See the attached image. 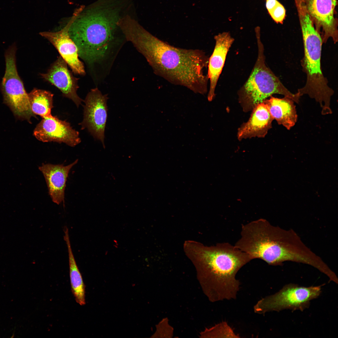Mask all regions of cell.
Wrapping results in <instances>:
<instances>
[{
	"mask_svg": "<svg viewBox=\"0 0 338 338\" xmlns=\"http://www.w3.org/2000/svg\"><path fill=\"white\" fill-rule=\"evenodd\" d=\"M265 2L266 7L268 12L274 8L279 3L277 0H265Z\"/></svg>",
	"mask_w": 338,
	"mask_h": 338,
	"instance_id": "obj_21",
	"label": "cell"
},
{
	"mask_svg": "<svg viewBox=\"0 0 338 338\" xmlns=\"http://www.w3.org/2000/svg\"><path fill=\"white\" fill-rule=\"evenodd\" d=\"M63 230L64 239L66 244L68 253L71 290L76 302L80 305H83L85 304V286L72 251L68 228L65 226Z\"/></svg>",
	"mask_w": 338,
	"mask_h": 338,
	"instance_id": "obj_17",
	"label": "cell"
},
{
	"mask_svg": "<svg viewBox=\"0 0 338 338\" xmlns=\"http://www.w3.org/2000/svg\"><path fill=\"white\" fill-rule=\"evenodd\" d=\"M183 248L195 266L210 301L236 298L240 284L236 276L242 267L252 260L249 255L228 243L207 246L188 240Z\"/></svg>",
	"mask_w": 338,
	"mask_h": 338,
	"instance_id": "obj_3",
	"label": "cell"
},
{
	"mask_svg": "<svg viewBox=\"0 0 338 338\" xmlns=\"http://www.w3.org/2000/svg\"><path fill=\"white\" fill-rule=\"evenodd\" d=\"M258 48L256 61L248 79L238 90V101L243 111H251L258 104L274 94L284 95L298 103L300 97L283 84L265 63L260 30L255 31Z\"/></svg>",
	"mask_w": 338,
	"mask_h": 338,
	"instance_id": "obj_5",
	"label": "cell"
},
{
	"mask_svg": "<svg viewBox=\"0 0 338 338\" xmlns=\"http://www.w3.org/2000/svg\"><path fill=\"white\" fill-rule=\"evenodd\" d=\"M202 335L206 337L239 338L225 321H222L209 329H206Z\"/></svg>",
	"mask_w": 338,
	"mask_h": 338,
	"instance_id": "obj_19",
	"label": "cell"
},
{
	"mask_svg": "<svg viewBox=\"0 0 338 338\" xmlns=\"http://www.w3.org/2000/svg\"><path fill=\"white\" fill-rule=\"evenodd\" d=\"M33 135L43 142L64 143L71 147L81 142L79 132L69 122L53 116L43 118L35 128Z\"/></svg>",
	"mask_w": 338,
	"mask_h": 338,
	"instance_id": "obj_10",
	"label": "cell"
},
{
	"mask_svg": "<svg viewBox=\"0 0 338 338\" xmlns=\"http://www.w3.org/2000/svg\"><path fill=\"white\" fill-rule=\"evenodd\" d=\"M67 65L66 62L60 56L47 72L40 74V76L58 88L64 96L71 100L78 107L82 101L77 94L79 88L78 79L73 76Z\"/></svg>",
	"mask_w": 338,
	"mask_h": 338,
	"instance_id": "obj_11",
	"label": "cell"
},
{
	"mask_svg": "<svg viewBox=\"0 0 338 338\" xmlns=\"http://www.w3.org/2000/svg\"><path fill=\"white\" fill-rule=\"evenodd\" d=\"M15 44L10 46L5 53L6 69L1 84L4 102L18 119L29 122L35 115L31 109L29 96L17 71Z\"/></svg>",
	"mask_w": 338,
	"mask_h": 338,
	"instance_id": "obj_6",
	"label": "cell"
},
{
	"mask_svg": "<svg viewBox=\"0 0 338 338\" xmlns=\"http://www.w3.org/2000/svg\"><path fill=\"white\" fill-rule=\"evenodd\" d=\"M304 4L323 44L330 38L336 44L338 40L337 0H304Z\"/></svg>",
	"mask_w": 338,
	"mask_h": 338,
	"instance_id": "obj_8",
	"label": "cell"
},
{
	"mask_svg": "<svg viewBox=\"0 0 338 338\" xmlns=\"http://www.w3.org/2000/svg\"><path fill=\"white\" fill-rule=\"evenodd\" d=\"M31 109L43 118L51 116L54 95L45 90L34 88L28 94Z\"/></svg>",
	"mask_w": 338,
	"mask_h": 338,
	"instance_id": "obj_18",
	"label": "cell"
},
{
	"mask_svg": "<svg viewBox=\"0 0 338 338\" xmlns=\"http://www.w3.org/2000/svg\"><path fill=\"white\" fill-rule=\"evenodd\" d=\"M121 30L127 41L144 56L155 74L195 93H207L208 79L205 70L209 58L203 50L172 46L152 35L133 18L123 23Z\"/></svg>",
	"mask_w": 338,
	"mask_h": 338,
	"instance_id": "obj_2",
	"label": "cell"
},
{
	"mask_svg": "<svg viewBox=\"0 0 338 338\" xmlns=\"http://www.w3.org/2000/svg\"><path fill=\"white\" fill-rule=\"evenodd\" d=\"M251 111L248 120L238 129L237 137L239 141L264 138L272 128L274 120L264 102L257 105Z\"/></svg>",
	"mask_w": 338,
	"mask_h": 338,
	"instance_id": "obj_15",
	"label": "cell"
},
{
	"mask_svg": "<svg viewBox=\"0 0 338 338\" xmlns=\"http://www.w3.org/2000/svg\"><path fill=\"white\" fill-rule=\"evenodd\" d=\"M268 13L275 23L282 24L285 18L286 11L284 7L279 2Z\"/></svg>",
	"mask_w": 338,
	"mask_h": 338,
	"instance_id": "obj_20",
	"label": "cell"
},
{
	"mask_svg": "<svg viewBox=\"0 0 338 338\" xmlns=\"http://www.w3.org/2000/svg\"><path fill=\"white\" fill-rule=\"evenodd\" d=\"M107 94L103 95L97 88L92 89L85 100L82 129L87 128L104 148L105 131L107 118Z\"/></svg>",
	"mask_w": 338,
	"mask_h": 338,
	"instance_id": "obj_9",
	"label": "cell"
},
{
	"mask_svg": "<svg viewBox=\"0 0 338 338\" xmlns=\"http://www.w3.org/2000/svg\"><path fill=\"white\" fill-rule=\"evenodd\" d=\"M296 8L304 48L301 64L307 78L305 85L299 89L296 93L300 97L308 95L319 103L322 111L328 112L331 109L330 101L334 91L329 86L321 69L322 39L304 6L299 5Z\"/></svg>",
	"mask_w": 338,
	"mask_h": 338,
	"instance_id": "obj_4",
	"label": "cell"
},
{
	"mask_svg": "<svg viewBox=\"0 0 338 338\" xmlns=\"http://www.w3.org/2000/svg\"><path fill=\"white\" fill-rule=\"evenodd\" d=\"M120 0H98L78 19L72 18L69 36L76 45L79 56L93 69L96 80L104 81L120 49L127 41L118 22L125 7Z\"/></svg>",
	"mask_w": 338,
	"mask_h": 338,
	"instance_id": "obj_1",
	"label": "cell"
},
{
	"mask_svg": "<svg viewBox=\"0 0 338 338\" xmlns=\"http://www.w3.org/2000/svg\"><path fill=\"white\" fill-rule=\"evenodd\" d=\"M295 3L296 2H304V0H294Z\"/></svg>",
	"mask_w": 338,
	"mask_h": 338,
	"instance_id": "obj_22",
	"label": "cell"
},
{
	"mask_svg": "<svg viewBox=\"0 0 338 338\" xmlns=\"http://www.w3.org/2000/svg\"><path fill=\"white\" fill-rule=\"evenodd\" d=\"M321 292V286L305 287L289 284L277 293L259 300L253 310L259 314L286 309L302 310L308 307L310 301L318 297Z\"/></svg>",
	"mask_w": 338,
	"mask_h": 338,
	"instance_id": "obj_7",
	"label": "cell"
},
{
	"mask_svg": "<svg viewBox=\"0 0 338 338\" xmlns=\"http://www.w3.org/2000/svg\"><path fill=\"white\" fill-rule=\"evenodd\" d=\"M215 45L213 51L209 58L207 74L210 81L207 99L211 101L215 98V90L222 72L228 52L234 41L228 32L219 33L214 37Z\"/></svg>",
	"mask_w": 338,
	"mask_h": 338,
	"instance_id": "obj_13",
	"label": "cell"
},
{
	"mask_svg": "<svg viewBox=\"0 0 338 338\" xmlns=\"http://www.w3.org/2000/svg\"><path fill=\"white\" fill-rule=\"evenodd\" d=\"M264 102L274 120L289 130L297 122V115L294 101L286 96L279 98L271 96Z\"/></svg>",
	"mask_w": 338,
	"mask_h": 338,
	"instance_id": "obj_16",
	"label": "cell"
},
{
	"mask_svg": "<svg viewBox=\"0 0 338 338\" xmlns=\"http://www.w3.org/2000/svg\"><path fill=\"white\" fill-rule=\"evenodd\" d=\"M78 159L66 166L43 163L38 168L43 174L52 201L58 205L64 203L66 183L70 170Z\"/></svg>",
	"mask_w": 338,
	"mask_h": 338,
	"instance_id": "obj_14",
	"label": "cell"
},
{
	"mask_svg": "<svg viewBox=\"0 0 338 338\" xmlns=\"http://www.w3.org/2000/svg\"><path fill=\"white\" fill-rule=\"evenodd\" d=\"M71 21L59 31L41 32L40 35L54 46L74 74L84 75L85 72L84 64L79 58L77 47L69 33Z\"/></svg>",
	"mask_w": 338,
	"mask_h": 338,
	"instance_id": "obj_12",
	"label": "cell"
}]
</instances>
